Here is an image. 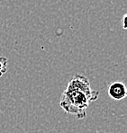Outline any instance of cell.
<instances>
[{
    "label": "cell",
    "instance_id": "3957f363",
    "mask_svg": "<svg viewBox=\"0 0 127 133\" xmlns=\"http://www.w3.org/2000/svg\"><path fill=\"white\" fill-rule=\"evenodd\" d=\"M7 71V58L0 57V77Z\"/></svg>",
    "mask_w": 127,
    "mask_h": 133
},
{
    "label": "cell",
    "instance_id": "7a4b0ae2",
    "mask_svg": "<svg viewBox=\"0 0 127 133\" xmlns=\"http://www.w3.org/2000/svg\"><path fill=\"white\" fill-rule=\"evenodd\" d=\"M108 95L112 99L116 101H120L125 98L127 95V89L126 87L123 82L121 81H116L113 82L108 87Z\"/></svg>",
    "mask_w": 127,
    "mask_h": 133
},
{
    "label": "cell",
    "instance_id": "277c9868",
    "mask_svg": "<svg viewBox=\"0 0 127 133\" xmlns=\"http://www.w3.org/2000/svg\"><path fill=\"white\" fill-rule=\"evenodd\" d=\"M126 18H127V15H126V14H124V16H123V28H124V30H126V29H127V26H126Z\"/></svg>",
    "mask_w": 127,
    "mask_h": 133
},
{
    "label": "cell",
    "instance_id": "6da1fadb",
    "mask_svg": "<svg viewBox=\"0 0 127 133\" xmlns=\"http://www.w3.org/2000/svg\"><path fill=\"white\" fill-rule=\"evenodd\" d=\"M99 92L93 90L89 79L80 74L69 80L60 96V105L66 112L81 120L87 116V110L91 103L98 98Z\"/></svg>",
    "mask_w": 127,
    "mask_h": 133
}]
</instances>
